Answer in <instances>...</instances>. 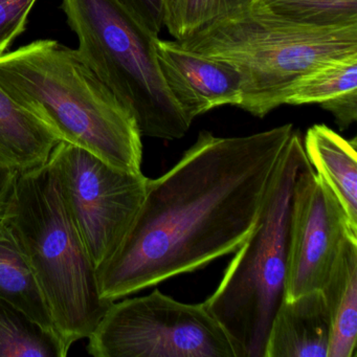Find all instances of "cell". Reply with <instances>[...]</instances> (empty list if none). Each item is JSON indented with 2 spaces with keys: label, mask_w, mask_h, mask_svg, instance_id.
I'll use <instances>...</instances> for the list:
<instances>
[{
  "label": "cell",
  "mask_w": 357,
  "mask_h": 357,
  "mask_svg": "<svg viewBox=\"0 0 357 357\" xmlns=\"http://www.w3.org/2000/svg\"><path fill=\"white\" fill-rule=\"evenodd\" d=\"M305 158L302 139L294 131L257 227L202 303L225 329L236 357H264L271 321L285 296L290 200Z\"/></svg>",
  "instance_id": "obj_6"
},
{
  "label": "cell",
  "mask_w": 357,
  "mask_h": 357,
  "mask_svg": "<svg viewBox=\"0 0 357 357\" xmlns=\"http://www.w3.org/2000/svg\"><path fill=\"white\" fill-rule=\"evenodd\" d=\"M0 298L58 336L38 281L13 231L3 219H0Z\"/></svg>",
  "instance_id": "obj_15"
},
{
  "label": "cell",
  "mask_w": 357,
  "mask_h": 357,
  "mask_svg": "<svg viewBox=\"0 0 357 357\" xmlns=\"http://www.w3.org/2000/svg\"><path fill=\"white\" fill-rule=\"evenodd\" d=\"M156 56L169 91L190 122L220 106L239 107L241 79L229 64L160 38Z\"/></svg>",
  "instance_id": "obj_10"
},
{
  "label": "cell",
  "mask_w": 357,
  "mask_h": 357,
  "mask_svg": "<svg viewBox=\"0 0 357 357\" xmlns=\"http://www.w3.org/2000/svg\"><path fill=\"white\" fill-rule=\"evenodd\" d=\"M137 20L155 34L160 35L162 26L160 0H118Z\"/></svg>",
  "instance_id": "obj_21"
},
{
  "label": "cell",
  "mask_w": 357,
  "mask_h": 357,
  "mask_svg": "<svg viewBox=\"0 0 357 357\" xmlns=\"http://www.w3.org/2000/svg\"><path fill=\"white\" fill-rule=\"evenodd\" d=\"M66 210L95 265L118 250L144 199L148 178L119 170L95 154L59 142L50 155Z\"/></svg>",
  "instance_id": "obj_8"
},
{
  "label": "cell",
  "mask_w": 357,
  "mask_h": 357,
  "mask_svg": "<svg viewBox=\"0 0 357 357\" xmlns=\"http://www.w3.org/2000/svg\"><path fill=\"white\" fill-rule=\"evenodd\" d=\"M350 238H357V229L306 156L296 173L290 200L284 298L294 300L323 290Z\"/></svg>",
  "instance_id": "obj_9"
},
{
  "label": "cell",
  "mask_w": 357,
  "mask_h": 357,
  "mask_svg": "<svg viewBox=\"0 0 357 357\" xmlns=\"http://www.w3.org/2000/svg\"><path fill=\"white\" fill-rule=\"evenodd\" d=\"M87 340L95 357H236L204 304H185L158 289L112 302Z\"/></svg>",
  "instance_id": "obj_7"
},
{
  "label": "cell",
  "mask_w": 357,
  "mask_h": 357,
  "mask_svg": "<svg viewBox=\"0 0 357 357\" xmlns=\"http://www.w3.org/2000/svg\"><path fill=\"white\" fill-rule=\"evenodd\" d=\"M0 87L60 142L114 168L141 173L143 145L133 114L78 50L40 39L0 56Z\"/></svg>",
  "instance_id": "obj_2"
},
{
  "label": "cell",
  "mask_w": 357,
  "mask_h": 357,
  "mask_svg": "<svg viewBox=\"0 0 357 357\" xmlns=\"http://www.w3.org/2000/svg\"><path fill=\"white\" fill-rule=\"evenodd\" d=\"M60 139L0 87V162L26 172L43 166Z\"/></svg>",
  "instance_id": "obj_13"
},
{
  "label": "cell",
  "mask_w": 357,
  "mask_h": 357,
  "mask_svg": "<svg viewBox=\"0 0 357 357\" xmlns=\"http://www.w3.org/2000/svg\"><path fill=\"white\" fill-rule=\"evenodd\" d=\"M231 66L241 79L239 108L264 118L296 82L331 60L357 55V24L313 26L250 7L179 41Z\"/></svg>",
  "instance_id": "obj_4"
},
{
  "label": "cell",
  "mask_w": 357,
  "mask_h": 357,
  "mask_svg": "<svg viewBox=\"0 0 357 357\" xmlns=\"http://www.w3.org/2000/svg\"><path fill=\"white\" fill-rule=\"evenodd\" d=\"M254 0H160L162 26L183 41L220 20L252 7Z\"/></svg>",
  "instance_id": "obj_17"
},
{
  "label": "cell",
  "mask_w": 357,
  "mask_h": 357,
  "mask_svg": "<svg viewBox=\"0 0 357 357\" xmlns=\"http://www.w3.org/2000/svg\"><path fill=\"white\" fill-rule=\"evenodd\" d=\"M305 154L319 178L340 200L353 227L357 229V142L344 139L324 124L307 131Z\"/></svg>",
  "instance_id": "obj_12"
},
{
  "label": "cell",
  "mask_w": 357,
  "mask_h": 357,
  "mask_svg": "<svg viewBox=\"0 0 357 357\" xmlns=\"http://www.w3.org/2000/svg\"><path fill=\"white\" fill-rule=\"evenodd\" d=\"M3 220L38 281L64 348L91 335L112 302L102 298L97 271L62 199L49 160L22 172Z\"/></svg>",
  "instance_id": "obj_3"
},
{
  "label": "cell",
  "mask_w": 357,
  "mask_h": 357,
  "mask_svg": "<svg viewBox=\"0 0 357 357\" xmlns=\"http://www.w3.org/2000/svg\"><path fill=\"white\" fill-rule=\"evenodd\" d=\"M294 129L197 141L168 172L147 181L126 236L97 271L114 302L236 252L257 227Z\"/></svg>",
  "instance_id": "obj_1"
},
{
  "label": "cell",
  "mask_w": 357,
  "mask_h": 357,
  "mask_svg": "<svg viewBox=\"0 0 357 357\" xmlns=\"http://www.w3.org/2000/svg\"><path fill=\"white\" fill-rule=\"evenodd\" d=\"M321 291L330 313L327 357H354L357 342V238L344 243Z\"/></svg>",
  "instance_id": "obj_14"
},
{
  "label": "cell",
  "mask_w": 357,
  "mask_h": 357,
  "mask_svg": "<svg viewBox=\"0 0 357 357\" xmlns=\"http://www.w3.org/2000/svg\"><path fill=\"white\" fill-rule=\"evenodd\" d=\"M68 353L56 334L0 298V357H66Z\"/></svg>",
  "instance_id": "obj_16"
},
{
  "label": "cell",
  "mask_w": 357,
  "mask_h": 357,
  "mask_svg": "<svg viewBox=\"0 0 357 357\" xmlns=\"http://www.w3.org/2000/svg\"><path fill=\"white\" fill-rule=\"evenodd\" d=\"M252 7L313 26L357 24V0H254Z\"/></svg>",
  "instance_id": "obj_19"
},
{
  "label": "cell",
  "mask_w": 357,
  "mask_h": 357,
  "mask_svg": "<svg viewBox=\"0 0 357 357\" xmlns=\"http://www.w3.org/2000/svg\"><path fill=\"white\" fill-rule=\"evenodd\" d=\"M78 52L133 114L142 137H183L192 122L171 95L156 56L158 35L118 0H61Z\"/></svg>",
  "instance_id": "obj_5"
},
{
  "label": "cell",
  "mask_w": 357,
  "mask_h": 357,
  "mask_svg": "<svg viewBox=\"0 0 357 357\" xmlns=\"http://www.w3.org/2000/svg\"><path fill=\"white\" fill-rule=\"evenodd\" d=\"M357 91V55L331 60L301 78L285 104H323Z\"/></svg>",
  "instance_id": "obj_18"
},
{
  "label": "cell",
  "mask_w": 357,
  "mask_h": 357,
  "mask_svg": "<svg viewBox=\"0 0 357 357\" xmlns=\"http://www.w3.org/2000/svg\"><path fill=\"white\" fill-rule=\"evenodd\" d=\"M330 313L321 290L282 301L267 336L264 357H327Z\"/></svg>",
  "instance_id": "obj_11"
},
{
  "label": "cell",
  "mask_w": 357,
  "mask_h": 357,
  "mask_svg": "<svg viewBox=\"0 0 357 357\" xmlns=\"http://www.w3.org/2000/svg\"><path fill=\"white\" fill-rule=\"evenodd\" d=\"M321 107L332 114L340 130H346L357 121V91L323 104Z\"/></svg>",
  "instance_id": "obj_22"
},
{
  "label": "cell",
  "mask_w": 357,
  "mask_h": 357,
  "mask_svg": "<svg viewBox=\"0 0 357 357\" xmlns=\"http://www.w3.org/2000/svg\"><path fill=\"white\" fill-rule=\"evenodd\" d=\"M37 0H0V56L26 31Z\"/></svg>",
  "instance_id": "obj_20"
},
{
  "label": "cell",
  "mask_w": 357,
  "mask_h": 357,
  "mask_svg": "<svg viewBox=\"0 0 357 357\" xmlns=\"http://www.w3.org/2000/svg\"><path fill=\"white\" fill-rule=\"evenodd\" d=\"M18 174L17 171L0 162V219H3L13 195Z\"/></svg>",
  "instance_id": "obj_23"
}]
</instances>
